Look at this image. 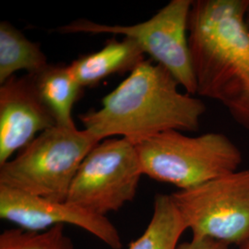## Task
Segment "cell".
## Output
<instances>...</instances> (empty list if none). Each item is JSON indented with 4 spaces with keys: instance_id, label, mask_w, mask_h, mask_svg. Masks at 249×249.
<instances>
[{
    "instance_id": "1",
    "label": "cell",
    "mask_w": 249,
    "mask_h": 249,
    "mask_svg": "<svg viewBox=\"0 0 249 249\" xmlns=\"http://www.w3.org/2000/svg\"><path fill=\"white\" fill-rule=\"evenodd\" d=\"M249 0H196L188 42L196 95L220 103L249 131Z\"/></svg>"
},
{
    "instance_id": "2",
    "label": "cell",
    "mask_w": 249,
    "mask_h": 249,
    "mask_svg": "<svg viewBox=\"0 0 249 249\" xmlns=\"http://www.w3.org/2000/svg\"><path fill=\"white\" fill-rule=\"evenodd\" d=\"M179 86L163 67L144 60L104 97L99 110L79 118L100 142L120 136L138 145L169 130L196 131L206 106L194 95L179 91Z\"/></svg>"
},
{
    "instance_id": "3",
    "label": "cell",
    "mask_w": 249,
    "mask_h": 249,
    "mask_svg": "<svg viewBox=\"0 0 249 249\" xmlns=\"http://www.w3.org/2000/svg\"><path fill=\"white\" fill-rule=\"evenodd\" d=\"M99 142L86 129L56 124L0 165V186L65 202L81 162Z\"/></svg>"
},
{
    "instance_id": "4",
    "label": "cell",
    "mask_w": 249,
    "mask_h": 249,
    "mask_svg": "<svg viewBox=\"0 0 249 249\" xmlns=\"http://www.w3.org/2000/svg\"><path fill=\"white\" fill-rule=\"evenodd\" d=\"M136 148L145 176L179 190L235 172L243 161L240 149L223 133L191 137L169 130L139 143Z\"/></svg>"
},
{
    "instance_id": "5",
    "label": "cell",
    "mask_w": 249,
    "mask_h": 249,
    "mask_svg": "<svg viewBox=\"0 0 249 249\" xmlns=\"http://www.w3.org/2000/svg\"><path fill=\"white\" fill-rule=\"evenodd\" d=\"M192 0H172L153 17L131 26L105 25L78 19L59 27V34H112L127 37L143 52L172 74L190 95H196V84L188 42V21Z\"/></svg>"
},
{
    "instance_id": "6",
    "label": "cell",
    "mask_w": 249,
    "mask_h": 249,
    "mask_svg": "<svg viewBox=\"0 0 249 249\" xmlns=\"http://www.w3.org/2000/svg\"><path fill=\"white\" fill-rule=\"evenodd\" d=\"M171 196L193 237L242 247L249 240V169L237 170Z\"/></svg>"
},
{
    "instance_id": "7",
    "label": "cell",
    "mask_w": 249,
    "mask_h": 249,
    "mask_svg": "<svg viewBox=\"0 0 249 249\" xmlns=\"http://www.w3.org/2000/svg\"><path fill=\"white\" fill-rule=\"evenodd\" d=\"M143 175L136 145L123 138L104 140L81 162L67 201L107 217L133 200Z\"/></svg>"
},
{
    "instance_id": "8",
    "label": "cell",
    "mask_w": 249,
    "mask_h": 249,
    "mask_svg": "<svg viewBox=\"0 0 249 249\" xmlns=\"http://www.w3.org/2000/svg\"><path fill=\"white\" fill-rule=\"evenodd\" d=\"M0 217L26 231L72 224L89 231L112 249L123 247L116 226L106 216L91 213L68 201H53L4 186H0Z\"/></svg>"
},
{
    "instance_id": "9",
    "label": "cell",
    "mask_w": 249,
    "mask_h": 249,
    "mask_svg": "<svg viewBox=\"0 0 249 249\" xmlns=\"http://www.w3.org/2000/svg\"><path fill=\"white\" fill-rule=\"evenodd\" d=\"M56 125L32 75L13 76L0 86V165L23 150L37 134Z\"/></svg>"
},
{
    "instance_id": "10",
    "label": "cell",
    "mask_w": 249,
    "mask_h": 249,
    "mask_svg": "<svg viewBox=\"0 0 249 249\" xmlns=\"http://www.w3.org/2000/svg\"><path fill=\"white\" fill-rule=\"evenodd\" d=\"M142 49L134 40L111 39L97 52L83 54L69 65L82 88L94 87L112 75L130 72L143 62Z\"/></svg>"
},
{
    "instance_id": "11",
    "label": "cell",
    "mask_w": 249,
    "mask_h": 249,
    "mask_svg": "<svg viewBox=\"0 0 249 249\" xmlns=\"http://www.w3.org/2000/svg\"><path fill=\"white\" fill-rule=\"evenodd\" d=\"M32 76L41 98L54 116L56 124L65 127L76 126L72 109L80 99L83 88L72 75L69 65L48 64L42 71Z\"/></svg>"
},
{
    "instance_id": "12",
    "label": "cell",
    "mask_w": 249,
    "mask_h": 249,
    "mask_svg": "<svg viewBox=\"0 0 249 249\" xmlns=\"http://www.w3.org/2000/svg\"><path fill=\"white\" fill-rule=\"evenodd\" d=\"M48 64L39 43L30 41L9 21H1L0 84L20 71H25L28 75H36Z\"/></svg>"
},
{
    "instance_id": "13",
    "label": "cell",
    "mask_w": 249,
    "mask_h": 249,
    "mask_svg": "<svg viewBox=\"0 0 249 249\" xmlns=\"http://www.w3.org/2000/svg\"><path fill=\"white\" fill-rule=\"evenodd\" d=\"M187 229L172 196L158 194L154 198L151 222L127 249H178V241Z\"/></svg>"
},
{
    "instance_id": "14",
    "label": "cell",
    "mask_w": 249,
    "mask_h": 249,
    "mask_svg": "<svg viewBox=\"0 0 249 249\" xmlns=\"http://www.w3.org/2000/svg\"><path fill=\"white\" fill-rule=\"evenodd\" d=\"M0 249H75V247L65 232V225H57L44 232L23 229L3 231L0 234Z\"/></svg>"
},
{
    "instance_id": "15",
    "label": "cell",
    "mask_w": 249,
    "mask_h": 249,
    "mask_svg": "<svg viewBox=\"0 0 249 249\" xmlns=\"http://www.w3.org/2000/svg\"><path fill=\"white\" fill-rule=\"evenodd\" d=\"M178 249H230L229 245L207 237H192V240L178 246Z\"/></svg>"
},
{
    "instance_id": "16",
    "label": "cell",
    "mask_w": 249,
    "mask_h": 249,
    "mask_svg": "<svg viewBox=\"0 0 249 249\" xmlns=\"http://www.w3.org/2000/svg\"><path fill=\"white\" fill-rule=\"evenodd\" d=\"M246 21H247V24H248L249 27V5L248 10H247V13H246Z\"/></svg>"
},
{
    "instance_id": "17",
    "label": "cell",
    "mask_w": 249,
    "mask_h": 249,
    "mask_svg": "<svg viewBox=\"0 0 249 249\" xmlns=\"http://www.w3.org/2000/svg\"><path fill=\"white\" fill-rule=\"evenodd\" d=\"M242 249H249V240L242 247Z\"/></svg>"
}]
</instances>
